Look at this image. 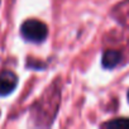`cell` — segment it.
<instances>
[{"label":"cell","mask_w":129,"mask_h":129,"mask_svg":"<svg viewBox=\"0 0 129 129\" xmlns=\"http://www.w3.org/2000/svg\"><path fill=\"white\" fill-rule=\"evenodd\" d=\"M128 100H129V92H128Z\"/></svg>","instance_id":"5b68a950"},{"label":"cell","mask_w":129,"mask_h":129,"mask_svg":"<svg viewBox=\"0 0 129 129\" xmlns=\"http://www.w3.org/2000/svg\"><path fill=\"white\" fill-rule=\"evenodd\" d=\"M120 61H121V54L119 51L108 49L103 54V66L105 69H114Z\"/></svg>","instance_id":"3957f363"},{"label":"cell","mask_w":129,"mask_h":129,"mask_svg":"<svg viewBox=\"0 0 129 129\" xmlns=\"http://www.w3.org/2000/svg\"><path fill=\"white\" fill-rule=\"evenodd\" d=\"M20 34L28 42L41 43L47 38L48 28L43 22H41L38 19H28L22 24Z\"/></svg>","instance_id":"6da1fadb"},{"label":"cell","mask_w":129,"mask_h":129,"mask_svg":"<svg viewBox=\"0 0 129 129\" xmlns=\"http://www.w3.org/2000/svg\"><path fill=\"white\" fill-rule=\"evenodd\" d=\"M18 85V76L10 71L4 70L0 72V96L10 95Z\"/></svg>","instance_id":"7a4b0ae2"},{"label":"cell","mask_w":129,"mask_h":129,"mask_svg":"<svg viewBox=\"0 0 129 129\" xmlns=\"http://www.w3.org/2000/svg\"><path fill=\"white\" fill-rule=\"evenodd\" d=\"M104 126L113 128V129H129V119H126V118L115 119V120H111L109 123H105Z\"/></svg>","instance_id":"277c9868"}]
</instances>
